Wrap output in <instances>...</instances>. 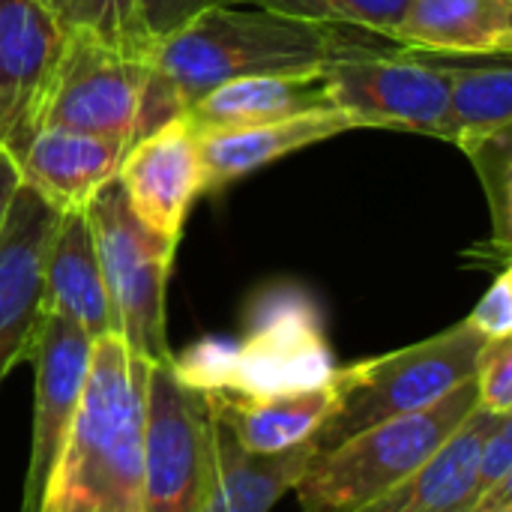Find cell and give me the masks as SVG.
<instances>
[{
    "label": "cell",
    "instance_id": "cell-29",
    "mask_svg": "<svg viewBox=\"0 0 512 512\" xmlns=\"http://www.w3.org/2000/svg\"><path fill=\"white\" fill-rule=\"evenodd\" d=\"M18 183H21V180H18V168H15V162H12V156L0 147V225H3V216H6V210H9V201H12Z\"/></svg>",
    "mask_w": 512,
    "mask_h": 512
},
{
    "label": "cell",
    "instance_id": "cell-16",
    "mask_svg": "<svg viewBox=\"0 0 512 512\" xmlns=\"http://www.w3.org/2000/svg\"><path fill=\"white\" fill-rule=\"evenodd\" d=\"M351 129H357V123L345 111L327 108V111H312V114L264 123V126L195 135L198 153H201V168H204V192L225 189L234 180H240L288 153L321 144V141L336 138Z\"/></svg>",
    "mask_w": 512,
    "mask_h": 512
},
{
    "label": "cell",
    "instance_id": "cell-14",
    "mask_svg": "<svg viewBox=\"0 0 512 512\" xmlns=\"http://www.w3.org/2000/svg\"><path fill=\"white\" fill-rule=\"evenodd\" d=\"M126 141L96 138L66 129H39L15 162L21 186H30L54 210H87V204L117 180Z\"/></svg>",
    "mask_w": 512,
    "mask_h": 512
},
{
    "label": "cell",
    "instance_id": "cell-9",
    "mask_svg": "<svg viewBox=\"0 0 512 512\" xmlns=\"http://www.w3.org/2000/svg\"><path fill=\"white\" fill-rule=\"evenodd\" d=\"M147 81V54L69 33L39 129L132 141Z\"/></svg>",
    "mask_w": 512,
    "mask_h": 512
},
{
    "label": "cell",
    "instance_id": "cell-19",
    "mask_svg": "<svg viewBox=\"0 0 512 512\" xmlns=\"http://www.w3.org/2000/svg\"><path fill=\"white\" fill-rule=\"evenodd\" d=\"M333 108L321 75H303V78H237L213 87L204 93L195 105L186 108L183 120L195 135L207 132H231V129H249L264 126L312 111Z\"/></svg>",
    "mask_w": 512,
    "mask_h": 512
},
{
    "label": "cell",
    "instance_id": "cell-2",
    "mask_svg": "<svg viewBox=\"0 0 512 512\" xmlns=\"http://www.w3.org/2000/svg\"><path fill=\"white\" fill-rule=\"evenodd\" d=\"M150 369L117 333L93 339L87 384L39 512H138Z\"/></svg>",
    "mask_w": 512,
    "mask_h": 512
},
{
    "label": "cell",
    "instance_id": "cell-15",
    "mask_svg": "<svg viewBox=\"0 0 512 512\" xmlns=\"http://www.w3.org/2000/svg\"><path fill=\"white\" fill-rule=\"evenodd\" d=\"M42 309L72 321L90 339L117 333L87 210H66L57 219L45 255Z\"/></svg>",
    "mask_w": 512,
    "mask_h": 512
},
{
    "label": "cell",
    "instance_id": "cell-1",
    "mask_svg": "<svg viewBox=\"0 0 512 512\" xmlns=\"http://www.w3.org/2000/svg\"><path fill=\"white\" fill-rule=\"evenodd\" d=\"M396 48L402 45L363 27L309 24L258 6H213L147 48V81L132 141L183 117L225 81L324 75L333 63Z\"/></svg>",
    "mask_w": 512,
    "mask_h": 512
},
{
    "label": "cell",
    "instance_id": "cell-18",
    "mask_svg": "<svg viewBox=\"0 0 512 512\" xmlns=\"http://www.w3.org/2000/svg\"><path fill=\"white\" fill-rule=\"evenodd\" d=\"M207 396V393H204ZM213 417L246 453L270 456L309 444L336 405L333 381L273 396H207Z\"/></svg>",
    "mask_w": 512,
    "mask_h": 512
},
{
    "label": "cell",
    "instance_id": "cell-3",
    "mask_svg": "<svg viewBox=\"0 0 512 512\" xmlns=\"http://www.w3.org/2000/svg\"><path fill=\"white\" fill-rule=\"evenodd\" d=\"M180 384L207 396H273L333 381L336 363L318 303L300 288H270L240 339H201L171 354Z\"/></svg>",
    "mask_w": 512,
    "mask_h": 512
},
{
    "label": "cell",
    "instance_id": "cell-13",
    "mask_svg": "<svg viewBox=\"0 0 512 512\" xmlns=\"http://www.w3.org/2000/svg\"><path fill=\"white\" fill-rule=\"evenodd\" d=\"M117 183L129 210L156 234L180 243L183 222L204 195L198 138L183 117L132 141L117 168Z\"/></svg>",
    "mask_w": 512,
    "mask_h": 512
},
{
    "label": "cell",
    "instance_id": "cell-8",
    "mask_svg": "<svg viewBox=\"0 0 512 512\" xmlns=\"http://www.w3.org/2000/svg\"><path fill=\"white\" fill-rule=\"evenodd\" d=\"M333 108L357 129H402L450 141V96L444 66L420 60L408 48L333 63L321 75Z\"/></svg>",
    "mask_w": 512,
    "mask_h": 512
},
{
    "label": "cell",
    "instance_id": "cell-20",
    "mask_svg": "<svg viewBox=\"0 0 512 512\" xmlns=\"http://www.w3.org/2000/svg\"><path fill=\"white\" fill-rule=\"evenodd\" d=\"M501 414L477 408L411 477L357 512H465L474 498L480 447Z\"/></svg>",
    "mask_w": 512,
    "mask_h": 512
},
{
    "label": "cell",
    "instance_id": "cell-28",
    "mask_svg": "<svg viewBox=\"0 0 512 512\" xmlns=\"http://www.w3.org/2000/svg\"><path fill=\"white\" fill-rule=\"evenodd\" d=\"M483 339H507L512 336V273L501 267L489 291L480 297L474 312L465 318Z\"/></svg>",
    "mask_w": 512,
    "mask_h": 512
},
{
    "label": "cell",
    "instance_id": "cell-7",
    "mask_svg": "<svg viewBox=\"0 0 512 512\" xmlns=\"http://www.w3.org/2000/svg\"><path fill=\"white\" fill-rule=\"evenodd\" d=\"M213 477L210 399L171 372V360L150 369L144 477L138 512H198Z\"/></svg>",
    "mask_w": 512,
    "mask_h": 512
},
{
    "label": "cell",
    "instance_id": "cell-22",
    "mask_svg": "<svg viewBox=\"0 0 512 512\" xmlns=\"http://www.w3.org/2000/svg\"><path fill=\"white\" fill-rule=\"evenodd\" d=\"M450 96V141L462 144L512 126V69L444 66Z\"/></svg>",
    "mask_w": 512,
    "mask_h": 512
},
{
    "label": "cell",
    "instance_id": "cell-17",
    "mask_svg": "<svg viewBox=\"0 0 512 512\" xmlns=\"http://www.w3.org/2000/svg\"><path fill=\"white\" fill-rule=\"evenodd\" d=\"M393 42L429 54L507 57L512 0H408Z\"/></svg>",
    "mask_w": 512,
    "mask_h": 512
},
{
    "label": "cell",
    "instance_id": "cell-10",
    "mask_svg": "<svg viewBox=\"0 0 512 512\" xmlns=\"http://www.w3.org/2000/svg\"><path fill=\"white\" fill-rule=\"evenodd\" d=\"M93 339L72 321L45 312L27 363L33 366V429L21 489V512H39L48 480L78 411Z\"/></svg>",
    "mask_w": 512,
    "mask_h": 512
},
{
    "label": "cell",
    "instance_id": "cell-12",
    "mask_svg": "<svg viewBox=\"0 0 512 512\" xmlns=\"http://www.w3.org/2000/svg\"><path fill=\"white\" fill-rule=\"evenodd\" d=\"M60 210L30 186L15 189L0 225V384L27 363L42 324L45 255Z\"/></svg>",
    "mask_w": 512,
    "mask_h": 512
},
{
    "label": "cell",
    "instance_id": "cell-5",
    "mask_svg": "<svg viewBox=\"0 0 512 512\" xmlns=\"http://www.w3.org/2000/svg\"><path fill=\"white\" fill-rule=\"evenodd\" d=\"M486 342L489 339H483L468 321H459L417 345L342 369L336 366V405L312 438L315 453L330 450L384 420L441 402L447 393L474 378Z\"/></svg>",
    "mask_w": 512,
    "mask_h": 512
},
{
    "label": "cell",
    "instance_id": "cell-24",
    "mask_svg": "<svg viewBox=\"0 0 512 512\" xmlns=\"http://www.w3.org/2000/svg\"><path fill=\"white\" fill-rule=\"evenodd\" d=\"M66 33H90L108 45L147 54L141 39V0H45Z\"/></svg>",
    "mask_w": 512,
    "mask_h": 512
},
{
    "label": "cell",
    "instance_id": "cell-6",
    "mask_svg": "<svg viewBox=\"0 0 512 512\" xmlns=\"http://www.w3.org/2000/svg\"><path fill=\"white\" fill-rule=\"evenodd\" d=\"M87 219L108 288L117 336L150 366L171 360L165 291L177 252V240L147 228L126 204L117 180H111L90 204Z\"/></svg>",
    "mask_w": 512,
    "mask_h": 512
},
{
    "label": "cell",
    "instance_id": "cell-21",
    "mask_svg": "<svg viewBox=\"0 0 512 512\" xmlns=\"http://www.w3.org/2000/svg\"><path fill=\"white\" fill-rule=\"evenodd\" d=\"M312 453V441L270 456L246 453L213 417V477L198 512H270L297 486Z\"/></svg>",
    "mask_w": 512,
    "mask_h": 512
},
{
    "label": "cell",
    "instance_id": "cell-4",
    "mask_svg": "<svg viewBox=\"0 0 512 512\" xmlns=\"http://www.w3.org/2000/svg\"><path fill=\"white\" fill-rule=\"evenodd\" d=\"M477 408L471 378L423 411L384 420L330 450L312 453L291 492H297L303 512H357L420 471Z\"/></svg>",
    "mask_w": 512,
    "mask_h": 512
},
{
    "label": "cell",
    "instance_id": "cell-11",
    "mask_svg": "<svg viewBox=\"0 0 512 512\" xmlns=\"http://www.w3.org/2000/svg\"><path fill=\"white\" fill-rule=\"evenodd\" d=\"M66 39L45 0H0V147L12 159L39 132Z\"/></svg>",
    "mask_w": 512,
    "mask_h": 512
},
{
    "label": "cell",
    "instance_id": "cell-25",
    "mask_svg": "<svg viewBox=\"0 0 512 512\" xmlns=\"http://www.w3.org/2000/svg\"><path fill=\"white\" fill-rule=\"evenodd\" d=\"M249 3L273 15H285L309 24L375 30L387 39H393V30L408 6V0H249Z\"/></svg>",
    "mask_w": 512,
    "mask_h": 512
},
{
    "label": "cell",
    "instance_id": "cell-26",
    "mask_svg": "<svg viewBox=\"0 0 512 512\" xmlns=\"http://www.w3.org/2000/svg\"><path fill=\"white\" fill-rule=\"evenodd\" d=\"M474 384L480 408L492 414H512V336L486 342L477 360Z\"/></svg>",
    "mask_w": 512,
    "mask_h": 512
},
{
    "label": "cell",
    "instance_id": "cell-27",
    "mask_svg": "<svg viewBox=\"0 0 512 512\" xmlns=\"http://www.w3.org/2000/svg\"><path fill=\"white\" fill-rule=\"evenodd\" d=\"M234 0H141L138 24H141V39L150 48L162 36L174 33L195 15L213 9V6H231Z\"/></svg>",
    "mask_w": 512,
    "mask_h": 512
},
{
    "label": "cell",
    "instance_id": "cell-23",
    "mask_svg": "<svg viewBox=\"0 0 512 512\" xmlns=\"http://www.w3.org/2000/svg\"><path fill=\"white\" fill-rule=\"evenodd\" d=\"M456 147L477 168L492 216V246L498 249L501 264H507L512 240V126L462 141Z\"/></svg>",
    "mask_w": 512,
    "mask_h": 512
}]
</instances>
